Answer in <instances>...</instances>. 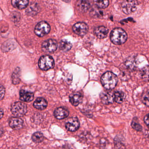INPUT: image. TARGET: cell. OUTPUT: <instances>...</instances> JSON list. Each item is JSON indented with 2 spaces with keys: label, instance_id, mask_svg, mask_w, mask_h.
Instances as JSON below:
<instances>
[{
  "label": "cell",
  "instance_id": "d6a6232c",
  "mask_svg": "<svg viewBox=\"0 0 149 149\" xmlns=\"http://www.w3.org/2000/svg\"><path fill=\"white\" fill-rule=\"evenodd\" d=\"M144 121L146 125L149 127V113L147 114L144 117Z\"/></svg>",
  "mask_w": 149,
  "mask_h": 149
},
{
  "label": "cell",
  "instance_id": "9c48e42d",
  "mask_svg": "<svg viewBox=\"0 0 149 149\" xmlns=\"http://www.w3.org/2000/svg\"><path fill=\"white\" fill-rule=\"evenodd\" d=\"M103 104L108 105L112 104L115 101L114 93L113 92H105L100 95Z\"/></svg>",
  "mask_w": 149,
  "mask_h": 149
},
{
  "label": "cell",
  "instance_id": "9a60e30c",
  "mask_svg": "<svg viewBox=\"0 0 149 149\" xmlns=\"http://www.w3.org/2000/svg\"><path fill=\"white\" fill-rule=\"evenodd\" d=\"M33 93L27 92L25 90H21L20 92V99L22 101L29 102L32 101L34 99Z\"/></svg>",
  "mask_w": 149,
  "mask_h": 149
},
{
  "label": "cell",
  "instance_id": "7a4b0ae2",
  "mask_svg": "<svg viewBox=\"0 0 149 149\" xmlns=\"http://www.w3.org/2000/svg\"><path fill=\"white\" fill-rule=\"evenodd\" d=\"M127 34L120 28L113 29L110 33V39L113 43L117 45L123 44L127 39Z\"/></svg>",
  "mask_w": 149,
  "mask_h": 149
},
{
  "label": "cell",
  "instance_id": "e0dca14e",
  "mask_svg": "<svg viewBox=\"0 0 149 149\" xmlns=\"http://www.w3.org/2000/svg\"><path fill=\"white\" fill-rule=\"evenodd\" d=\"M34 106L37 109L43 110L47 107L48 103L45 99L42 98H38L34 103Z\"/></svg>",
  "mask_w": 149,
  "mask_h": 149
},
{
  "label": "cell",
  "instance_id": "ffe728a7",
  "mask_svg": "<svg viewBox=\"0 0 149 149\" xmlns=\"http://www.w3.org/2000/svg\"><path fill=\"white\" fill-rule=\"evenodd\" d=\"M125 64L127 69L130 70H136L137 67L136 59L133 57H128L126 60Z\"/></svg>",
  "mask_w": 149,
  "mask_h": 149
},
{
  "label": "cell",
  "instance_id": "83f0119b",
  "mask_svg": "<svg viewBox=\"0 0 149 149\" xmlns=\"http://www.w3.org/2000/svg\"><path fill=\"white\" fill-rule=\"evenodd\" d=\"M94 3L97 7L100 8H105L109 5L108 1H95Z\"/></svg>",
  "mask_w": 149,
  "mask_h": 149
},
{
  "label": "cell",
  "instance_id": "8fae6325",
  "mask_svg": "<svg viewBox=\"0 0 149 149\" xmlns=\"http://www.w3.org/2000/svg\"><path fill=\"white\" fill-rule=\"evenodd\" d=\"M9 124L11 128L15 130H18L22 127L23 121L20 118L14 117L10 119Z\"/></svg>",
  "mask_w": 149,
  "mask_h": 149
},
{
  "label": "cell",
  "instance_id": "e575fe53",
  "mask_svg": "<svg viewBox=\"0 0 149 149\" xmlns=\"http://www.w3.org/2000/svg\"><path fill=\"white\" fill-rule=\"evenodd\" d=\"M3 129H2L0 127V136H1L2 135V134H3Z\"/></svg>",
  "mask_w": 149,
  "mask_h": 149
},
{
  "label": "cell",
  "instance_id": "cb8c5ba5",
  "mask_svg": "<svg viewBox=\"0 0 149 149\" xmlns=\"http://www.w3.org/2000/svg\"><path fill=\"white\" fill-rule=\"evenodd\" d=\"M141 76L143 80L149 82V66H144L141 71Z\"/></svg>",
  "mask_w": 149,
  "mask_h": 149
},
{
  "label": "cell",
  "instance_id": "d6986e66",
  "mask_svg": "<svg viewBox=\"0 0 149 149\" xmlns=\"http://www.w3.org/2000/svg\"><path fill=\"white\" fill-rule=\"evenodd\" d=\"M39 11V7L37 3H33L30 4L26 9V13L31 16L36 15Z\"/></svg>",
  "mask_w": 149,
  "mask_h": 149
},
{
  "label": "cell",
  "instance_id": "52a82bcc",
  "mask_svg": "<svg viewBox=\"0 0 149 149\" xmlns=\"http://www.w3.org/2000/svg\"><path fill=\"white\" fill-rule=\"evenodd\" d=\"M57 42L56 40L49 39L45 40L42 44V50L47 53H52L57 49Z\"/></svg>",
  "mask_w": 149,
  "mask_h": 149
},
{
  "label": "cell",
  "instance_id": "f1b7e54d",
  "mask_svg": "<svg viewBox=\"0 0 149 149\" xmlns=\"http://www.w3.org/2000/svg\"><path fill=\"white\" fill-rule=\"evenodd\" d=\"M142 101L144 105L149 107V90L143 93L142 96Z\"/></svg>",
  "mask_w": 149,
  "mask_h": 149
},
{
  "label": "cell",
  "instance_id": "6da1fadb",
  "mask_svg": "<svg viewBox=\"0 0 149 149\" xmlns=\"http://www.w3.org/2000/svg\"><path fill=\"white\" fill-rule=\"evenodd\" d=\"M118 81V78L116 75L110 71L105 73L101 78L102 86L108 90L114 89L117 85Z\"/></svg>",
  "mask_w": 149,
  "mask_h": 149
},
{
  "label": "cell",
  "instance_id": "5bb4252c",
  "mask_svg": "<svg viewBox=\"0 0 149 149\" xmlns=\"http://www.w3.org/2000/svg\"><path fill=\"white\" fill-rule=\"evenodd\" d=\"M109 30L107 27L103 26L96 27L94 30L95 36L100 38H104L107 36Z\"/></svg>",
  "mask_w": 149,
  "mask_h": 149
},
{
  "label": "cell",
  "instance_id": "44dd1931",
  "mask_svg": "<svg viewBox=\"0 0 149 149\" xmlns=\"http://www.w3.org/2000/svg\"><path fill=\"white\" fill-rule=\"evenodd\" d=\"M72 47L71 43L66 39H63L60 42L59 49L63 52H67L71 49Z\"/></svg>",
  "mask_w": 149,
  "mask_h": 149
},
{
  "label": "cell",
  "instance_id": "d4e9b609",
  "mask_svg": "<svg viewBox=\"0 0 149 149\" xmlns=\"http://www.w3.org/2000/svg\"><path fill=\"white\" fill-rule=\"evenodd\" d=\"M32 140L35 143L42 142L44 140L43 135L40 132H36L32 135Z\"/></svg>",
  "mask_w": 149,
  "mask_h": 149
},
{
  "label": "cell",
  "instance_id": "836d02e7",
  "mask_svg": "<svg viewBox=\"0 0 149 149\" xmlns=\"http://www.w3.org/2000/svg\"><path fill=\"white\" fill-rule=\"evenodd\" d=\"M3 115V112L1 108H0V120L2 118Z\"/></svg>",
  "mask_w": 149,
  "mask_h": 149
},
{
  "label": "cell",
  "instance_id": "5b68a950",
  "mask_svg": "<svg viewBox=\"0 0 149 149\" xmlns=\"http://www.w3.org/2000/svg\"><path fill=\"white\" fill-rule=\"evenodd\" d=\"M50 31L49 24L45 21H42L38 23L35 29V32L38 36L42 37L48 34Z\"/></svg>",
  "mask_w": 149,
  "mask_h": 149
},
{
  "label": "cell",
  "instance_id": "484cf974",
  "mask_svg": "<svg viewBox=\"0 0 149 149\" xmlns=\"http://www.w3.org/2000/svg\"><path fill=\"white\" fill-rule=\"evenodd\" d=\"M13 42H6L3 45L2 50L3 52H8L13 50L15 47Z\"/></svg>",
  "mask_w": 149,
  "mask_h": 149
},
{
  "label": "cell",
  "instance_id": "2e32d148",
  "mask_svg": "<svg viewBox=\"0 0 149 149\" xmlns=\"http://www.w3.org/2000/svg\"><path fill=\"white\" fill-rule=\"evenodd\" d=\"M90 7V3L88 1H79L77 3V8L81 13L86 12Z\"/></svg>",
  "mask_w": 149,
  "mask_h": 149
},
{
  "label": "cell",
  "instance_id": "4fadbf2b",
  "mask_svg": "<svg viewBox=\"0 0 149 149\" xmlns=\"http://www.w3.org/2000/svg\"><path fill=\"white\" fill-rule=\"evenodd\" d=\"M83 99L82 94L80 92L74 93L70 95V101L73 106H78L81 103Z\"/></svg>",
  "mask_w": 149,
  "mask_h": 149
},
{
  "label": "cell",
  "instance_id": "7c38bea8",
  "mask_svg": "<svg viewBox=\"0 0 149 149\" xmlns=\"http://www.w3.org/2000/svg\"><path fill=\"white\" fill-rule=\"evenodd\" d=\"M69 112L66 108L59 107L56 109L54 112V115L58 120H63L68 117Z\"/></svg>",
  "mask_w": 149,
  "mask_h": 149
},
{
  "label": "cell",
  "instance_id": "4dcf8cb0",
  "mask_svg": "<svg viewBox=\"0 0 149 149\" xmlns=\"http://www.w3.org/2000/svg\"><path fill=\"white\" fill-rule=\"evenodd\" d=\"M5 88L2 85L0 84V101L3 99L5 95Z\"/></svg>",
  "mask_w": 149,
  "mask_h": 149
},
{
  "label": "cell",
  "instance_id": "ba28073f",
  "mask_svg": "<svg viewBox=\"0 0 149 149\" xmlns=\"http://www.w3.org/2000/svg\"><path fill=\"white\" fill-rule=\"evenodd\" d=\"M73 31L79 36L86 35L88 32V27L86 24L84 22H78L74 24L72 27Z\"/></svg>",
  "mask_w": 149,
  "mask_h": 149
},
{
  "label": "cell",
  "instance_id": "7402d4cb",
  "mask_svg": "<svg viewBox=\"0 0 149 149\" xmlns=\"http://www.w3.org/2000/svg\"><path fill=\"white\" fill-rule=\"evenodd\" d=\"M21 72V69L19 67H17L13 72L12 75V81L14 85H17L20 83L21 81L20 78Z\"/></svg>",
  "mask_w": 149,
  "mask_h": 149
},
{
  "label": "cell",
  "instance_id": "4316f807",
  "mask_svg": "<svg viewBox=\"0 0 149 149\" xmlns=\"http://www.w3.org/2000/svg\"><path fill=\"white\" fill-rule=\"evenodd\" d=\"M131 127L136 131H141L142 130V127L138 123V119L136 117H135L133 119L131 122Z\"/></svg>",
  "mask_w": 149,
  "mask_h": 149
},
{
  "label": "cell",
  "instance_id": "8992f818",
  "mask_svg": "<svg viewBox=\"0 0 149 149\" xmlns=\"http://www.w3.org/2000/svg\"><path fill=\"white\" fill-rule=\"evenodd\" d=\"M137 2L136 1H125L122 3L123 13L127 15L135 12L137 8Z\"/></svg>",
  "mask_w": 149,
  "mask_h": 149
},
{
  "label": "cell",
  "instance_id": "30bf717a",
  "mask_svg": "<svg viewBox=\"0 0 149 149\" xmlns=\"http://www.w3.org/2000/svg\"><path fill=\"white\" fill-rule=\"evenodd\" d=\"M79 120L76 117H73L65 124V127L68 131L74 132L76 131L79 127Z\"/></svg>",
  "mask_w": 149,
  "mask_h": 149
},
{
  "label": "cell",
  "instance_id": "1f68e13d",
  "mask_svg": "<svg viewBox=\"0 0 149 149\" xmlns=\"http://www.w3.org/2000/svg\"><path fill=\"white\" fill-rule=\"evenodd\" d=\"M115 149H125V146L121 143H116Z\"/></svg>",
  "mask_w": 149,
  "mask_h": 149
},
{
  "label": "cell",
  "instance_id": "ac0fdd59",
  "mask_svg": "<svg viewBox=\"0 0 149 149\" xmlns=\"http://www.w3.org/2000/svg\"><path fill=\"white\" fill-rule=\"evenodd\" d=\"M11 3L13 7L18 9H23L27 7L29 4V1L27 0L19 1V0H13Z\"/></svg>",
  "mask_w": 149,
  "mask_h": 149
},
{
  "label": "cell",
  "instance_id": "f546056e",
  "mask_svg": "<svg viewBox=\"0 0 149 149\" xmlns=\"http://www.w3.org/2000/svg\"><path fill=\"white\" fill-rule=\"evenodd\" d=\"M92 16L93 17H100L101 16L103 15V12L101 11V10L98 9L93 10V11H91V12Z\"/></svg>",
  "mask_w": 149,
  "mask_h": 149
},
{
  "label": "cell",
  "instance_id": "3957f363",
  "mask_svg": "<svg viewBox=\"0 0 149 149\" xmlns=\"http://www.w3.org/2000/svg\"><path fill=\"white\" fill-rule=\"evenodd\" d=\"M38 66L41 70L47 71L54 67L55 62L51 56L49 55L43 56L38 61Z\"/></svg>",
  "mask_w": 149,
  "mask_h": 149
},
{
  "label": "cell",
  "instance_id": "277c9868",
  "mask_svg": "<svg viewBox=\"0 0 149 149\" xmlns=\"http://www.w3.org/2000/svg\"><path fill=\"white\" fill-rule=\"evenodd\" d=\"M11 111L12 114L16 117H22L27 113V106L23 102H15L11 106Z\"/></svg>",
  "mask_w": 149,
  "mask_h": 149
},
{
  "label": "cell",
  "instance_id": "603a6c76",
  "mask_svg": "<svg viewBox=\"0 0 149 149\" xmlns=\"http://www.w3.org/2000/svg\"><path fill=\"white\" fill-rule=\"evenodd\" d=\"M115 101L119 104H121L125 99V94L121 91H117L114 93Z\"/></svg>",
  "mask_w": 149,
  "mask_h": 149
}]
</instances>
